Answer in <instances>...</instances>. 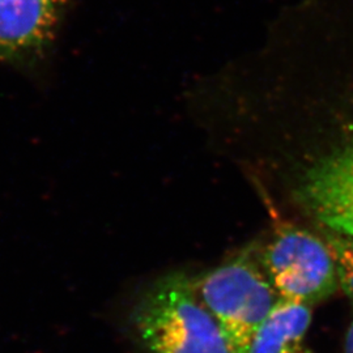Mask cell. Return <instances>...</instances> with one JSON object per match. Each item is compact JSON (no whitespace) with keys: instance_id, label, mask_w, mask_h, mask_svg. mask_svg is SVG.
Returning a JSON list of instances; mask_svg holds the SVG:
<instances>
[{"instance_id":"obj_1","label":"cell","mask_w":353,"mask_h":353,"mask_svg":"<svg viewBox=\"0 0 353 353\" xmlns=\"http://www.w3.org/2000/svg\"><path fill=\"white\" fill-rule=\"evenodd\" d=\"M130 330L143 353H233L217 319L203 303L194 276L173 272L139 296Z\"/></svg>"},{"instance_id":"obj_2","label":"cell","mask_w":353,"mask_h":353,"mask_svg":"<svg viewBox=\"0 0 353 353\" xmlns=\"http://www.w3.org/2000/svg\"><path fill=\"white\" fill-rule=\"evenodd\" d=\"M254 252L248 248L194 278L201 300L223 328L233 353L248 352L255 331L280 300Z\"/></svg>"},{"instance_id":"obj_3","label":"cell","mask_w":353,"mask_h":353,"mask_svg":"<svg viewBox=\"0 0 353 353\" xmlns=\"http://www.w3.org/2000/svg\"><path fill=\"white\" fill-rule=\"evenodd\" d=\"M261 261L283 300L316 303L331 296L339 283L327 242L292 224L276 229Z\"/></svg>"},{"instance_id":"obj_4","label":"cell","mask_w":353,"mask_h":353,"mask_svg":"<svg viewBox=\"0 0 353 353\" xmlns=\"http://www.w3.org/2000/svg\"><path fill=\"white\" fill-rule=\"evenodd\" d=\"M299 199L326 230L353 234V143L321 157L305 172Z\"/></svg>"},{"instance_id":"obj_5","label":"cell","mask_w":353,"mask_h":353,"mask_svg":"<svg viewBox=\"0 0 353 353\" xmlns=\"http://www.w3.org/2000/svg\"><path fill=\"white\" fill-rule=\"evenodd\" d=\"M68 0H0V59L29 63L49 48Z\"/></svg>"},{"instance_id":"obj_6","label":"cell","mask_w":353,"mask_h":353,"mask_svg":"<svg viewBox=\"0 0 353 353\" xmlns=\"http://www.w3.org/2000/svg\"><path fill=\"white\" fill-rule=\"evenodd\" d=\"M310 305L280 299L252 336L246 353H310Z\"/></svg>"},{"instance_id":"obj_7","label":"cell","mask_w":353,"mask_h":353,"mask_svg":"<svg viewBox=\"0 0 353 353\" xmlns=\"http://www.w3.org/2000/svg\"><path fill=\"white\" fill-rule=\"evenodd\" d=\"M330 248V246H328ZM330 250L334 255L335 263H336V271H338V280L345 292V294L351 299L353 303V262L343 252L335 249Z\"/></svg>"},{"instance_id":"obj_8","label":"cell","mask_w":353,"mask_h":353,"mask_svg":"<svg viewBox=\"0 0 353 353\" xmlns=\"http://www.w3.org/2000/svg\"><path fill=\"white\" fill-rule=\"evenodd\" d=\"M326 240L331 249H335L345 254L353 262V234H341V233L327 230Z\"/></svg>"},{"instance_id":"obj_9","label":"cell","mask_w":353,"mask_h":353,"mask_svg":"<svg viewBox=\"0 0 353 353\" xmlns=\"http://www.w3.org/2000/svg\"><path fill=\"white\" fill-rule=\"evenodd\" d=\"M343 353H353V322L347 331L345 341H344V351Z\"/></svg>"}]
</instances>
